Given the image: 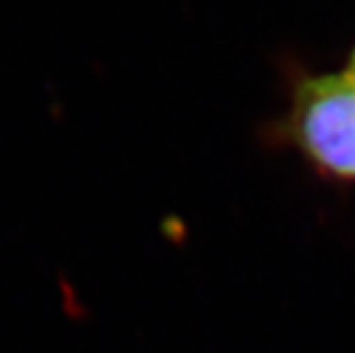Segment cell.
Masks as SVG:
<instances>
[{
    "instance_id": "obj_1",
    "label": "cell",
    "mask_w": 355,
    "mask_h": 353,
    "mask_svg": "<svg viewBox=\"0 0 355 353\" xmlns=\"http://www.w3.org/2000/svg\"><path fill=\"white\" fill-rule=\"evenodd\" d=\"M293 133L323 170L355 179V76L309 78L296 92Z\"/></svg>"
},
{
    "instance_id": "obj_2",
    "label": "cell",
    "mask_w": 355,
    "mask_h": 353,
    "mask_svg": "<svg viewBox=\"0 0 355 353\" xmlns=\"http://www.w3.org/2000/svg\"><path fill=\"white\" fill-rule=\"evenodd\" d=\"M349 71L355 76V51H353V55H351V67H349Z\"/></svg>"
}]
</instances>
